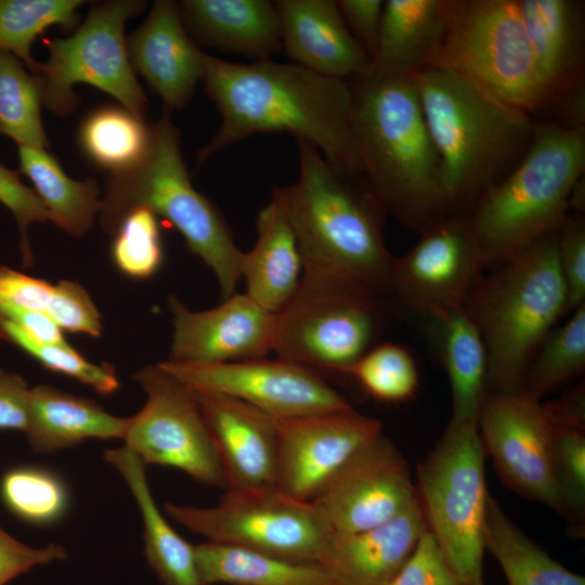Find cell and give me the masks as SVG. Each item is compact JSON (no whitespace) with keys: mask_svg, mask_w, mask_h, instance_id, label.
I'll return each instance as SVG.
<instances>
[{"mask_svg":"<svg viewBox=\"0 0 585 585\" xmlns=\"http://www.w3.org/2000/svg\"><path fill=\"white\" fill-rule=\"evenodd\" d=\"M221 123L196 154L197 166L253 134L286 132L334 166L362 174L351 126L353 86L298 64L232 63L206 53L202 79Z\"/></svg>","mask_w":585,"mask_h":585,"instance_id":"1","label":"cell"},{"mask_svg":"<svg viewBox=\"0 0 585 585\" xmlns=\"http://www.w3.org/2000/svg\"><path fill=\"white\" fill-rule=\"evenodd\" d=\"M355 80L351 126L362 174L386 213L420 234L448 211L414 77L372 72Z\"/></svg>","mask_w":585,"mask_h":585,"instance_id":"2","label":"cell"},{"mask_svg":"<svg viewBox=\"0 0 585 585\" xmlns=\"http://www.w3.org/2000/svg\"><path fill=\"white\" fill-rule=\"evenodd\" d=\"M413 77L440 158L448 216L468 217L520 162L534 119L451 70L426 68Z\"/></svg>","mask_w":585,"mask_h":585,"instance_id":"3","label":"cell"},{"mask_svg":"<svg viewBox=\"0 0 585 585\" xmlns=\"http://www.w3.org/2000/svg\"><path fill=\"white\" fill-rule=\"evenodd\" d=\"M297 145L298 179L273 190L283 202L304 269L388 294L394 256L384 237L386 211L364 176L334 166L307 142Z\"/></svg>","mask_w":585,"mask_h":585,"instance_id":"4","label":"cell"},{"mask_svg":"<svg viewBox=\"0 0 585 585\" xmlns=\"http://www.w3.org/2000/svg\"><path fill=\"white\" fill-rule=\"evenodd\" d=\"M584 171L585 128L534 120L532 142L520 162L467 217L485 268H496L557 232Z\"/></svg>","mask_w":585,"mask_h":585,"instance_id":"5","label":"cell"},{"mask_svg":"<svg viewBox=\"0 0 585 585\" xmlns=\"http://www.w3.org/2000/svg\"><path fill=\"white\" fill-rule=\"evenodd\" d=\"M465 308L486 353V392H520L535 352L567 311L557 232L482 276Z\"/></svg>","mask_w":585,"mask_h":585,"instance_id":"6","label":"cell"},{"mask_svg":"<svg viewBox=\"0 0 585 585\" xmlns=\"http://www.w3.org/2000/svg\"><path fill=\"white\" fill-rule=\"evenodd\" d=\"M134 207L148 208L181 234L188 250L214 274L223 299L236 292L244 251L235 244L221 211L193 185L179 130L166 109L151 125L143 160L130 171L107 177L99 212L103 230L112 234L120 218Z\"/></svg>","mask_w":585,"mask_h":585,"instance_id":"7","label":"cell"},{"mask_svg":"<svg viewBox=\"0 0 585 585\" xmlns=\"http://www.w3.org/2000/svg\"><path fill=\"white\" fill-rule=\"evenodd\" d=\"M387 309L380 292L304 269L297 290L275 313L273 351L323 377L347 376L379 342Z\"/></svg>","mask_w":585,"mask_h":585,"instance_id":"8","label":"cell"},{"mask_svg":"<svg viewBox=\"0 0 585 585\" xmlns=\"http://www.w3.org/2000/svg\"><path fill=\"white\" fill-rule=\"evenodd\" d=\"M485 454L477 424L450 420L415 483L426 530L468 585H485Z\"/></svg>","mask_w":585,"mask_h":585,"instance_id":"9","label":"cell"},{"mask_svg":"<svg viewBox=\"0 0 585 585\" xmlns=\"http://www.w3.org/2000/svg\"><path fill=\"white\" fill-rule=\"evenodd\" d=\"M446 30L428 68L451 70L531 116L546 96L517 0H446Z\"/></svg>","mask_w":585,"mask_h":585,"instance_id":"10","label":"cell"},{"mask_svg":"<svg viewBox=\"0 0 585 585\" xmlns=\"http://www.w3.org/2000/svg\"><path fill=\"white\" fill-rule=\"evenodd\" d=\"M146 5L138 0L93 4L70 36L49 40V57L39 62L35 73L41 83L42 105L57 116L69 115L79 103L75 87L82 83L109 94L144 118L148 100L128 56L125 25Z\"/></svg>","mask_w":585,"mask_h":585,"instance_id":"11","label":"cell"},{"mask_svg":"<svg viewBox=\"0 0 585 585\" xmlns=\"http://www.w3.org/2000/svg\"><path fill=\"white\" fill-rule=\"evenodd\" d=\"M164 511L208 542L295 561L318 562L332 534L312 502L276 486L226 490L212 507L166 503Z\"/></svg>","mask_w":585,"mask_h":585,"instance_id":"12","label":"cell"},{"mask_svg":"<svg viewBox=\"0 0 585 585\" xmlns=\"http://www.w3.org/2000/svg\"><path fill=\"white\" fill-rule=\"evenodd\" d=\"M146 393L144 406L128 418L122 440L147 465L183 471L200 484L223 489L224 471L193 390L160 364L134 375Z\"/></svg>","mask_w":585,"mask_h":585,"instance_id":"13","label":"cell"},{"mask_svg":"<svg viewBox=\"0 0 585 585\" xmlns=\"http://www.w3.org/2000/svg\"><path fill=\"white\" fill-rule=\"evenodd\" d=\"M477 427L504 485L566 517L551 455L552 418L547 402L523 392H486Z\"/></svg>","mask_w":585,"mask_h":585,"instance_id":"14","label":"cell"},{"mask_svg":"<svg viewBox=\"0 0 585 585\" xmlns=\"http://www.w3.org/2000/svg\"><path fill=\"white\" fill-rule=\"evenodd\" d=\"M159 364L192 388L235 398L276 419L299 418L352 407L325 377L278 358L219 364L168 360Z\"/></svg>","mask_w":585,"mask_h":585,"instance_id":"15","label":"cell"},{"mask_svg":"<svg viewBox=\"0 0 585 585\" xmlns=\"http://www.w3.org/2000/svg\"><path fill=\"white\" fill-rule=\"evenodd\" d=\"M393 259L388 294L421 316L465 303L485 269L467 217L446 216Z\"/></svg>","mask_w":585,"mask_h":585,"instance_id":"16","label":"cell"},{"mask_svg":"<svg viewBox=\"0 0 585 585\" xmlns=\"http://www.w3.org/2000/svg\"><path fill=\"white\" fill-rule=\"evenodd\" d=\"M417 500L408 465L382 433L359 450L311 500L334 533L384 524Z\"/></svg>","mask_w":585,"mask_h":585,"instance_id":"17","label":"cell"},{"mask_svg":"<svg viewBox=\"0 0 585 585\" xmlns=\"http://www.w3.org/2000/svg\"><path fill=\"white\" fill-rule=\"evenodd\" d=\"M276 487L311 502L363 446L382 433L381 422L352 407L312 416L277 419Z\"/></svg>","mask_w":585,"mask_h":585,"instance_id":"18","label":"cell"},{"mask_svg":"<svg viewBox=\"0 0 585 585\" xmlns=\"http://www.w3.org/2000/svg\"><path fill=\"white\" fill-rule=\"evenodd\" d=\"M168 304L173 324L169 361L232 363L263 359L273 351L275 313L247 294L235 292L205 311H191L174 296Z\"/></svg>","mask_w":585,"mask_h":585,"instance_id":"19","label":"cell"},{"mask_svg":"<svg viewBox=\"0 0 585 585\" xmlns=\"http://www.w3.org/2000/svg\"><path fill=\"white\" fill-rule=\"evenodd\" d=\"M190 388L216 445L226 490L276 486L277 419L235 398Z\"/></svg>","mask_w":585,"mask_h":585,"instance_id":"20","label":"cell"},{"mask_svg":"<svg viewBox=\"0 0 585 585\" xmlns=\"http://www.w3.org/2000/svg\"><path fill=\"white\" fill-rule=\"evenodd\" d=\"M134 73L164 103V109H183L203 79L206 53L186 31L176 1L156 0L145 21L126 36Z\"/></svg>","mask_w":585,"mask_h":585,"instance_id":"21","label":"cell"},{"mask_svg":"<svg viewBox=\"0 0 585 585\" xmlns=\"http://www.w3.org/2000/svg\"><path fill=\"white\" fill-rule=\"evenodd\" d=\"M282 46L296 64L323 76L364 78L373 62L335 0H276Z\"/></svg>","mask_w":585,"mask_h":585,"instance_id":"22","label":"cell"},{"mask_svg":"<svg viewBox=\"0 0 585 585\" xmlns=\"http://www.w3.org/2000/svg\"><path fill=\"white\" fill-rule=\"evenodd\" d=\"M546 110L585 89V14L578 0H517Z\"/></svg>","mask_w":585,"mask_h":585,"instance_id":"23","label":"cell"},{"mask_svg":"<svg viewBox=\"0 0 585 585\" xmlns=\"http://www.w3.org/2000/svg\"><path fill=\"white\" fill-rule=\"evenodd\" d=\"M416 500L392 520L353 533H334L327 538L320 563L336 585H389L425 532Z\"/></svg>","mask_w":585,"mask_h":585,"instance_id":"24","label":"cell"},{"mask_svg":"<svg viewBox=\"0 0 585 585\" xmlns=\"http://www.w3.org/2000/svg\"><path fill=\"white\" fill-rule=\"evenodd\" d=\"M194 41L256 61L271 60L282 46L280 18L268 0H183L177 2Z\"/></svg>","mask_w":585,"mask_h":585,"instance_id":"25","label":"cell"},{"mask_svg":"<svg viewBox=\"0 0 585 585\" xmlns=\"http://www.w3.org/2000/svg\"><path fill=\"white\" fill-rule=\"evenodd\" d=\"M256 225V243L242 259L245 294L269 312L277 313L297 290L304 263L283 202L274 190L271 200L259 211Z\"/></svg>","mask_w":585,"mask_h":585,"instance_id":"26","label":"cell"},{"mask_svg":"<svg viewBox=\"0 0 585 585\" xmlns=\"http://www.w3.org/2000/svg\"><path fill=\"white\" fill-rule=\"evenodd\" d=\"M446 372L451 398L450 420L477 424L486 393V353L480 332L465 307L421 315Z\"/></svg>","mask_w":585,"mask_h":585,"instance_id":"27","label":"cell"},{"mask_svg":"<svg viewBox=\"0 0 585 585\" xmlns=\"http://www.w3.org/2000/svg\"><path fill=\"white\" fill-rule=\"evenodd\" d=\"M446 22V0H386L373 73L410 77L428 68Z\"/></svg>","mask_w":585,"mask_h":585,"instance_id":"28","label":"cell"},{"mask_svg":"<svg viewBox=\"0 0 585 585\" xmlns=\"http://www.w3.org/2000/svg\"><path fill=\"white\" fill-rule=\"evenodd\" d=\"M128 418L105 412L95 401L38 385L30 389L28 444L36 453L76 446L88 439H123Z\"/></svg>","mask_w":585,"mask_h":585,"instance_id":"29","label":"cell"},{"mask_svg":"<svg viewBox=\"0 0 585 585\" xmlns=\"http://www.w3.org/2000/svg\"><path fill=\"white\" fill-rule=\"evenodd\" d=\"M104 459L127 483L143 523L146 561L162 585H202L195 545L185 541L159 510L151 493L146 465L128 446L107 450Z\"/></svg>","mask_w":585,"mask_h":585,"instance_id":"30","label":"cell"},{"mask_svg":"<svg viewBox=\"0 0 585 585\" xmlns=\"http://www.w3.org/2000/svg\"><path fill=\"white\" fill-rule=\"evenodd\" d=\"M202 585H336L320 562L283 559L207 542L195 545Z\"/></svg>","mask_w":585,"mask_h":585,"instance_id":"31","label":"cell"},{"mask_svg":"<svg viewBox=\"0 0 585 585\" xmlns=\"http://www.w3.org/2000/svg\"><path fill=\"white\" fill-rule=\"evenodd\" d=\"M20 172L34 185L50 221L72 236H83L101 208V191L93 178L77 181L68 177L48 150L18 146Z\"/></svg>","mask_w":585,"mask_h":585,"instance_id":"32","label":"cell"},{"mask_svg":"<svg viewBox=\"0 0 585 585\" xmlns=\"http://www.w3.org/2000/svg\"><path fill=\"white\" fill-rule=\"evenodd\" d=\"M76 140L92 165L108 176L119 174L132 170L145 157L151 125L119 103L101 105L81 119Z\"/></svg>","mask_w":585,"mask_h":585,"instance_id":"33","label":"cell"},{"mask_svg":"<svg viewBox=\"0 0 585 585\" xmlns=\"http://www.w3.org/2000/svg\"><path fill=\"white\" fill-rule=\"evenodd\" d=\"M484 547L500 566L508 585H585V578L531 541L489 495Z\"/></svg>","mask_w":585,"mask_h":585,"instance_id":"34","label":"cell"},{"mask_svg":"<svg viewBox=\"0 0 585 585\" xmlns=\"http://www.w3.org/2000/svg\"><path fill=\"white\" fill-rule=\"evenodd\" d=\"M547 404L552 418L551 455L566 518L581 524L585 510L584 387Z\"/></svg>","mask_w":585,"mask_h":585,"instance_id":"35","label":"cell"},{"mask_svg":"<svg viewBox=\"0 0 585 585\" xmlns=\"http://www.w3.org/2000/svg\"><path fill=\"white\" fill-rule=\"evenodd\" d=\"M0 499L12 516L36 526L58 522L70 504L65 480L38 465H21L4 471L0 478Z\"/></svg>","mask_w":585,"mask_h":585,"instance_id":"36","label":"cell"},{"mask_svg":"<svg viewBox=\"0 0 585 585\" xmlns=\"http://www.w3.org/2000/svg\"><path fill=\"white\" fill-rule=\"evenodd\" d=\"M42 89L37 75L12 53L0 51V134L18 146L50 147L42 119Z\"/></svg>","mask_w":585,"mask_h":585,"instance_id":"37","label":"cell"},{"mask_svg":"<svg viewBox=\"0 0 585 585\" xmlns=\"http://www.w3.org/2000/svg\"><path fill=\"white\" fill-rule=\"evenodd\" d=\"M585 368V304L554 328L529 363L520 392L542 400Z\"/></svg>","mask_w":585,"mask_h":585,"instance_id":"38","label":"cell"},{"mask_svg":"<svg viewBox=\"0 0 585 585\" xmlns=\"http://www.w3.org/2000/svg\"><path fill=\"white\" fill-rule=\"evenodd\" d=\"M81 0H0V51L16 56L35 74L39 62L32 42L52 26L66 30L78 26Z\"/></svg>","mask_w":585,"mask_h":585,"instance_id":"39","label":"cell"},{"mask_svg":"<svg viewBox=\"0 0 585 585\" xmlns=\"http://www.w3.org/2000/svg\"><path fill=\"white\" fill-rule=\"evenodd\" d=\"M361 389L375 401L398 404L413 398L419 372L412 353L393 342H378L349 370Z\"/></svg>","mask_w":585,"mask_h":585,"instance_id":"40","label":"cell"},{"mask_svg":"<svg viewBox=\"0 0 585 585\" xmlns=\"http://www.w3.org/2000/svg\"><path fill=\"white\" fill-rule=\"evenodd\" d=\"M112 259L125 275L145 280L154 276L165 259L158 217L145 207L128 210L112 234Z\"/></svg>","mask_w":585,"mask_h":585,"instance_id":"41","label":"cell"},{"mask_svg":"<svg viewBox=\"0 0 585 585\" xmlns=\"http://www.w3.org/2000/svg\"><path fill=\"white\" fill-rule=\"evenodd\" d=\"M0 338L24 350L47 369L86 384L100 394H112L119 389L120 384L112 365L93 364L70 346L37 341L3 318H0Z\"/></svg>","mask_w":585,"mask_h":585,"instance_id":"42","label":"cell"},{"mask_svg":"<svg viewBox=\"0 0 585 585\" xmlns=\"http://www.w3.org/2000/svg\"><path fill=\"white\" fill-rule=\"evenodd\" d=\"M557 259L571 313L585 304V221L580 213H569L557 231Z\"/></svg>","mask_w":585,"mask_h":585,"instance_id":"43","label":"cell"},{"mask_svg":"<svg viewBox=\"0 0 585 585\" xmlns=\"http://www.w3.org/2000/svg\"><path fill=\"white\" fill-rule=\"evenodd\" d=\"M46 313L61 329L91 337L102 334L100 313L87 290L76 282L62 281L53 286Z\"/></svg>","mask_w":585,"mask_h":585,"instance_id":"44","label":"cell"},{"mask_svg":"<svg viewBox=\"0 0 585 585\" xmlns=\"http://www.w3.org/2000/svg\"><path fill=\"white\" fill-rule=\"evenodd\" d=\"M0 203L14 216L20 230V247L25 264L32 262L28 227L50 221V216L32 188L25 185L16 171L0 164Z\"/></svg>","mask_w":585,"mask_h":585,"instance_id":"45","label":"cell"},{"mask_svg":"<svg viewBox=\"0 0 585 585\" xmlns=\"http://www.w3.org/2000/svg\"><path fill=\"white\" fill-rule=\"evenodd\" d=\"M389 585H468L454 571L432 535L425 530L413 552Z\"/></svg>","mask_w":585,"mask_h":585,"instance_id":"46","label":"cell"},{"mask_svg":"<svg viewBox=\"0 0 585 585\" xmlns=\"http://www.w3.org/2000/svg\"><path fill=\"white\" fill-rule=\"evenodd\" d=\"M67 558L66 549L50 543L44 547L28 546L0 526V585H5L36 566L49 564Z\"/></svg>","mask_w":585,"mask_h":585,"instance_id":"47","label":"cell"},{"mask_svg":"<svg viewBox=\"0 0 585 585\" xmlns=\"http://www.w3.org/2000/svg\"><path fill=\"white\" fill-rule=\"evenodd\" d=\"M343 21L372 62L376 55L384 0H337Z\"/></svg>","mask_w":585,"mask_h":585,"instance_id":"48","label":"cell"},{"mask_svg":"<svg viewBox=\"0 0 585 585\" xmlns=\"http://www.w3.org/2000/svg\"><path fill=\"white\" fill-rule=\"evenodd\" d=\"M53 286L14 269L0 266V303L46 313Z\"/></svg>","mask_w":585,"mask_h":585,"instance_id":"49","label":"cell"},{"mask_svg":"<svg viewBox=\"0 0 585 585\" xmlns=\"http://www.w3.org/2000/svg\"><path fill=\"white\" fill-rule=\"evenodd\" d=\"M30 388L16 373L0 368V430L27 428Z\"/></svg>","mask_w":585,"mask_h":585,"instance_id":"50","label":"cell"},{"mask_svg":"<svg viewBox=\"0 0 585 585\" xmlns=\"http://www.w3.org/2000/svg\"><path fill=\"white\" fill-rule=\"evenodd\" d=\"M0 318L11 322L37 341L69 346L62 329L44 312L0 303Z\"/></svg>","mask_w":585,"mask_h":585,"instance_id":"51","label":"cell"}]
</instances>
